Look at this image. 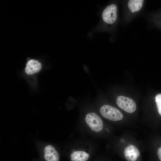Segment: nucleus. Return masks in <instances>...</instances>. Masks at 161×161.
<instances>
[{
    "mask_svg": "<svg viewBox=\"0 0 161 161\" xmlns=\"http://www.w3.org/2000/svg\"><path fill=\"white\" fill-rule=\"evenodd\" d=\"M118 17L117 4L115 3L109 4L102 12L101 21L96 30L105 31L112 29L116 25Z\"/></svg>",
    "mask_w": 161,
    "mask_h": 161,
    "instance_id": "f257e3e1",
    "label": "nucleus"
},
{
    "mask_svg": "<svg viewBox=\"0 0 161 161\" xmlns=\"http://www.w3.org/2000/svg\"><path fill=\"white\" fill-rule=\"evenodd\" d=\"M100 112L103 117L111 120H120L123 118V114L119 110L109 105H105L102 106Z\"/></svg>",
    "mask_w": 161,
    "mask_h": 161,
    "instance_id": "f03ea898",
    "label": "nucleus"
},
{
    "mask_svg": "<svg viewBox=\"0 0 161 161\" xmlns=\"http://www.w3.org/2000/svg\"><path fill=\"white\" fill-rule=\"evenodd\" d=\"M86 123L93 131L98 132L100 131L103 127L102 119L94 112L87 114L85 117Z\"/></svg>",
    "mask_w": 161,
    "mask_h": 161,
    "instance_id": "7ed1b4c3",
    "label": "nucleus"
},
{
    "mask_svg": "<svg viewBox=\"0 0 161 161\" xmlns=\"http://www.w3.org/2000/svg\"><path fill=\"white\" fill-rule=\"evenodd\" d=\"M116 103L118 106L129 113L134 112L136 109V105L132 99L123 96H119L117 98Z\"/></svg>",
    "mask_w": 161,
    "mask_h": 161,
    "instance_id": "20e7f679",
    "label": "nucleus"
},
{
    "mask_svg": "<svg viewBox=\"0 0 161 161\" xmlns=\"http://www.w3.org/2000/svg\"><path fill=\"white\" fill-rule=\"evenodd\" d=\"M144 1L143 0H129L126 4V11L129 16L133 15L139 12L142 8Z\"/></svg>",
    "mask_w": 161,
    "mask_h": 161,
    "instance_id": "39448f33",
    "label": "nucleus"
},
{
    "mask_svg": "<svg viewBox=\"0 0 161 161\" xmlns=\"http://www.w3.org/2000/svg\"><path fill=\"white\" fill-rule=\"evenodd\" d=\"M125 157L128 161H135L140 155L139 150L133 145L127 146L124 151Z\"/></svg>",
    "mask_w": 161,
    "mask_h": 161,
    "instance_id": "423d86ee",
    "label": "nucleus"
},
{
    "mask_svg": "<svg viewBox=\"0 0 161 161\" xmlns=\"http://www.w3.org/2000/svg\"><path fill=\"white\" fill-rule=\"evenodd\" d=\"M44 152V158L46 161H59V154L52 145H48L46 146Z\"/></svg>",
    "mask_w": 161,
    "mask_h": 161,
    "instance_id": "0eeeda50",
    "label": "nucleus"
},
{
    "mask_svg": "<svg viewBox=\"0 0 161 161\" xmlns=\"http://www.w3.org/2000/svg\"><path fill=\"white\" fill-rule=\"evenodd\" d=\"M41 67V64L38 61L31 59L27 63L25 71L27 74L32 75L39 71Z\"/></svg>",
    "mask_w": 161,
    "mask_h": 161,
    "instance_id": "6e6552de",
    "label": "nucleus"
},
{
    "mask_svg": "<svg viewBox=\"0 0 161 161\" xmlns=\"http://www.w3.org/2000/svg\"><path fill=\"white\" fill-rule=\"evenodd\" d=\"M89 154L85 151H78L73 152L71 154L72 161H86L89 157Z\"/></svg>",
    "mask_w": 161,
    "mask_h": 161,
    "instance_id": "1a4fd4ad",
    "label": "nucleus"
},
{
    "mask_svg": "<svg viewBox=\"0 0 161 161\" xmlns=\"http://www.w3.org/2000/svg\"><path fill=\"white\" fill-rule=\"evenodd\" d=\"M155 102L158 112L161 116V94H159L155 97Z\"/></svg>",
    "mask_w": 161,
    "mask_h": 161,
    "instance_id": "9d476101",
    "label": "nucleus"
},
{
    "mask_svg": "<svg viewBox=\"0 0 161 161\" xmlns=\"http://www.w3.org/2000/svg\"><path fill=\"white\" fill-rule=\"evenodd\" d=\"M151 20L154 24L161 30V20L154 18H151Z\"/></svg>",
    "mask_w": 161,
    "mask_h": 161,
    "instance_id": "9b49d317",
    "label": "nucleus"
},
{
    "mask_svg": "<svg viewBox=\"0 0 161 161\" xmlns=\"http://www.w3.org/2000/svg\"><path fill=\"white\" fill-rule=\"evenodd\" d=\"M151 16V18H154L161 20V10L157 13L152 14Z\"/></svg>",
    "mask_w": 161,
    "mask_h": 161,
    "instance_id": "f8f14e48",
    "label": "nucleus"
},
{
    "mask_svg": "<svg viewBox=\"0 0 161 161\" xmlns=\"http://www.w3.org/2000/svg\"><path fill=\"white\" fill-rule=\"evenodd\" d=\"M157 154L160 161H161V147L159 148L157 150Z\"/></svg>",
    "mask_w": 161,
    "mask_h": 161,
    "instance_id": "ddd939ff",
    "label": "nucleus"
},
{
    "mask_svg": "<svg viewBox=\"0 0 161 161\" xmlns=\"http://www.w3.org/2000/svg\"><path fill=\"white\" fill-rule=\"evenodd\" d=\"M120 141L124 143V142H125V140H124V139H120Z\"/></svg>",
    "mask_w": 161,
    "mask_h": 161,
    "instance_id": "4468645a",
    "label": "nucleus"
}]
</instances>
